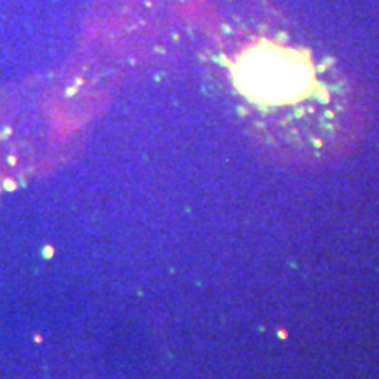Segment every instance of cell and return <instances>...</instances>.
Listing matches in <instances>:
<instances>
[{"mask_svg": "<svg viewBox=\"0 0 379 379\" xmlns=\"http://www.w3.org/2000/svg\"><path fill=\"white\" fill-rule=\"evenodd\" d=\"M197 53L246 132L272 156L316 165L358 136L360 100L337 60L270 0H193Z\"/></svg>", "mask_w": 379, "mask_h": 379, "instance_id": "1", "label": "cell"}]
</instances>
